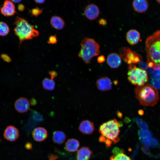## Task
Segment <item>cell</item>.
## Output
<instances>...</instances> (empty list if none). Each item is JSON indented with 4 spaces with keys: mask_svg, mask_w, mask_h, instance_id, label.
Returning a JSON list of instances; mask_svg holds the SVG:
<instances>
[{
    "mask_svg": "<svg viewBox=\"0 0 160 160\" xmlns=\"http://www.w3.org/2000/svg\"><path fill=\"white\" fill-rule=\"evenodd\" d=\"M145 44L148 66L160 70V30L148 37Z\"/></svg>",
    "mask_w": 160,
    "mask_h": 160,
    "instance_id": "1",
    "label": "cell"
},
{
    "mask_svg": "<svg viewBox=\"0 0 160 160\" xmlns=\"http://www.w3.org/2000/svg\"><path fill=\"white\" fill-rule=\"evenodd\" d=\"M121 124L117 120H111L101 124L99 131L101 134L99 141L104 143L107 147L111 146L112 143H116L120 140L119 133Z\"/></svg>",
    "mask_w": 160,
    "mask_h": 160,
    "instance_id": "2",
    "label": "cell"
},
{
    "mask_svg": "<svg viewBox=\"0 0 160 160\" xmlns=\"http://www.w3.org/2000/svg\"><path fill=\"white\" fill-rule=\"evenodd\" d=\"M135 92L136 98L143 106H153L159 100L158 90L148 83L137 86Z\"/></svg>",
    "mask_w": 160,
    "mask_h": 160,
    "instance_id": "3",
    "label": "cell"
},
{
    "mask_svg": "<svg viewBox=\"0 0 160 160\" xmlns=\"http://www.w3.org/2000/svg\"><path fill=\"white\" fill-rule=\"evenodd\" d=\"M14 24V33L19 40L20 44L25 40L31 39L39 35V31L35 28L34 26L23 18L17 16Z\"/></svg>",
    "mask_w": 160,
    "mask_h": 160,
    "instance_id": "4",
    "label": "cell"
},
{
    "mask_svg": "<svg viewBox=\"0 0 160 160\" xmlns=\"http://www.w3.org/2000/svg\"><path fill=\"white\" fill-rule=\"evenodd\" d=\"M100 46L94 40L85 38L81 43V48L79 57L86 63L89 64L92 59L100 53Z\"/></svg>",
    "mask_w": 160,
    "mask_h": 160,
    "instance_id": "5",
    "label": "cell"
},
{
    "mask_svg": "<svg viewBox=\"0 0 160 160\" xmlns=\"http://www.w3.org/2000/svg\"><path fill=\"white\" fill-rule=\"evenodd\" d=\"M128 79L133 85L141 86L146 83L148 79L147 72L144 69L137 68L131 64L128 66Z\"/></svg>",
    "mask_w": 160,
    "mask_h": 160,
    "instance_id": "6",
    "label": "cell"
},
{
    "mask_svg": "<svg viewBox=\"0 0 160 160\" xmlns=\"http://www.w3.org/2000/svg\"><path fill=\"white\" fill-rule=\"evenodd\" d=\"M121 58L128 64L137 63L140 62L141 56L127 47H123L119 49Z\"/></svg>",
    "mask_w": 160,
    "mask_h": 160,
    "instance_id": "7",
    "label": "cell"
},
{
    "mask_svg": "<svg viewBox=\"0 0 160 160\" xmlns=\"http://www.w3.org/2000/svg\"><path fill=\"white\" fill-rule=\"evenodd\" d=\"M84 14L86 17L90 20L96 19L99 16L100 11L96 5L91 4L88 5L85 8Z\"/></svg>",
    "mask_w": 160,
    "mask_h": 160,
    "instance_id": "8",
    "label": "cell"
},
{
    "mask_svg": "<svg viewBox=\"0 0 160 160\" xmlns=\"http://www.w3.org/2000/svg\"><path fill=\"white\" fill-rule=\"evenodd\" d=\"M14 107L17 112L24 113L28 111L30 107V103L27 98L21 97L17 99L15 102Z\"/></svg>",
    "mask_w": 160,
    "mask_h": 160,
    "instance_id": "9",
    "label": "cell"
},
{
    "mask_svg": "<svg viewBox=\"0 0 160 160\" xmlns=\"http://www.w3.org/2000/svg\"><path fill=\"white\" fill-rule=\"evenodd\" d=\"M19 132L18 129L12 125H9L5 129L4 133V137L7 140L13 142L18 138Z\"/></svg>",
    "mask_w": 160,
    "mask_h": 160,
    "instance_id": "10",
    "label": "cell"
},
{
    "mask_svg": "<svg viewBox=\"0 0 160 160\" xmlns=\"http://www.w3.org/2000/svg\"><path fill=\"white\" fill-rule=\"evenodd\" d=\"M0 10L1 13L7 17L13 16L16 13L14 4L9 0H5Z\"/></svg>",
    "mask_w": 160,
    "mask_h": 160,
    "instance_id": "11",
    "label": "cell"
},
{
    "mask_svg": "<svg viewBox=\"0 0 160 160\" xmlns=\"http://www.w3.org/2000/svg\"><path fill=\"white\" fill-rule=\"evenodd\" d=\"M32 134L34 140L38 142L44 141L48 136L47 130L45 128L41 127H38L34 129Z\"/></svg>",
    "mask_w": 160,
    "mask_h": 160,
    "instance_id": "12",
    "label": "cell"
},
{
    "mask_svg": "<svg viewBox=\"0 0 160 160\" xmlns=\"http://www.w3.org/2000/svg\"><path fill=\"white\" fill-rule=\"evenodd\" d=\"M79 129L84 134L90 135L94 131V124L93 122L88 120H84L80 123Z\"/></svg>",
    "mask_w": 160,
    "mask_h": 160,
    "instance_id": "13",
    "label": "cell"
},
{
    "mask_svg": "<svg viewBox=\"0 0 160 160\" xmlns=\"http://www.w3.org/2000/svg\"><path fill=\"white\" fill-rule=\"evenodd\" d=\"M107 62L110 68H116L121 65L122 61L120 55L116 53H112L107 57Z\"/></svg>",
    "mask_w": 160,
    "mask_h": 160,
    "instance_id": "14",
    "label": "cell"
},
{
    "mask_svg": "<svg viewBox=\"0 0 160 160\" xmlns=\"http://www.w3.org/2000/svg\"><path fill=\"white\" fill-rule=\"evenodd\" d=\"M133 9L136 12L143 13L146 12L149 7L147 0H133L132 2Z\"/></svg>",
    "mask_w": 160,
    "mask_h": 160,
    "instance_id": "15",
    "label": "cell"
},
{
    "mask_svg": "<svg viewBox=\"0 0 160 160\" xmlns=\"http://www.w3.org/2000/svg\"><path fill=\"white\" fill-rule=\"evenodd\" d=\"M96 84L98 88L101 91L109 90L111 88V81L107 77H102L99 79L97 80Z\"/></svg>",
    "mask_w": 160,
    "mask_h": 160,
    "instance_id": "16",
    "label": "cell"
},
{
    "mask_svg": "<svg viewBox=\"0 0 160 160\" xmlns=\"http://www.w3.org/2000/svg\"><path fill=\"white\" fill-rule=\"evenodd\" d=\"M140 34L137 30L131 29L127 33L126 36V39L128 42L131 45L137 44L140 39Z\"/></svg>",
    "mask_w": 160,
    "mask_h": 160,
    "instance_id": "17",
    "label": "cell"
},
{
    "mask_svg": "<svg viewBox=\"0 0 160 160\" xmlns=\"http://www.w3.org/2000/svg\"><path fill=\"white\" fill-rule=\"evenodd\" d=\"M92 153V151L89 147H82L77 151V160H89Z\"/></svg>",
    "mask_w": 160,
    "mask_h": 160,
    "instance_id": "18",
    "label": "cell"
},
{
    "mask_svg": "<svg viewBox=\"0 0 160 160\" xmlns=\"http://www.w3.org/2000/svg\"><path fill=\"white\" fill-rule=\"evenodd\" d=\"M113 155L111 156L109 160H131L130 158L126 155L123 150L116 147L113 150Z\"/></svg>",
    "mask_w": 160,
    "mask_h": 160,
    "instance_id": "19",
    "label": "cell"
},
{
    "mask_svg": "<svg viewBox=\"0 0 160 160\" xmlns=\"http://www.w3.org/2000/svg\"><path fill=\"white\" fill-rule=\"evenodd\" d=\"M50 24L52 27L58 30L63 29L65 25L64 20L60 17L57 16L52 17Z\"/></svg>",
    "mask_w": 160,
    "mask_h": 160,
    "instance_id": "20",
    "label": "cell"
},
{
    "mask_svg": "<svg viewBox=\"0 0 160 160\" xmlns=\"http://www.w3.org/2000/svg\"><path fill=\"white\" fill-rule=\"evenodd\" d=\"M80 145L79 141L75 138L68 139L66 142L65 148L66 150L70 152H75L77 151Z\"/></svg>",
    "mask_w": 160,
    "mask_h": 160,
    "instance_id": "21",
    "label": "cell"
},
{
    "mask_svg": "<svg viewBox=\"0 0 160 160\" xmlns=\"http://www.w3.org/2000/svg\"><path fill=\"white\" fill-rule=\"evenodd\" d=\"M66 138L65 134L63 131L57 130L53 133L52 139L53 142L57 144H62L65 141Z\"/></svg>",
    "mask_w": 160,
    "mask_h": 160,
    "instance_id": "22",
    "label": "cell"
},
{
    "mask_svg": "<svg viewBox=\"0 0 160 160\" xmlns=\"http://www.w3.org/2000/svg\"><path fill=\"white\" fill-rule=\"evenodd\" d=\"M43 88L48 91L53 90L55 88V83L53 79L49 78H44L42 81Z\"/></svg>",
    "mask_w": 160,
    "mask_h": 160,
    "instance_id": "23",
    "label": "cell"
},
{
    "mask_svg": "<svg viewBox=\"0 0 160 160\" xmlns=\"http://www.w3.org/2000/svg\"><path fill=\"white\" fill-rule=\"evenodd\" d=\"M9 32V28L7 24L4 22H0V36H5Z\"/></svg>",
    "mask_w": 160,
    "mask_h": 160,
    "instance_id": "24",
    "label": "cell"
},
{
    "mask_svg": "<svg viewBox=\"0 0 160 160\" xmlns=\"http://www.w3.org/2000/svg\"><path fill=\"white\" fill-rule=\"evenodd\" d=\"M30 12L32 15L37 17L42 13V9L36 7L30 10Z\"/></svg>",
    "mask_w": 160,
    "mask_h": 160,
    "instance_id": "25",
    "label": "cell"
},
{
    "mask_svg": "<svg viewBox=\"0 0 160 160\" xmlns=\"http://www.w3.org/2000/svg\"><path fill=\"white\" fill-rule=\"evenodd\" d=\"M57 42L56 35L50 36L49 38V40L47 42L50 44H56Z\"/></svg>",
    "mask_w": 160,
    "mask_h": 160,
    "instance_id": "26",
    "label": "cell"
},
{
    "mask_svg": "<svg viewBox=\"0 0 160 160\" xmlns=\"http://www.w3.org/2000/svg\"><path fill=\"white\" fill-rule=\"evenodd\" d=\"M1 57L3 60L9 63L11 60V58L9 56L5 54L1 55Z\"/></svg>",
    "mask_w": 160,
    "mask_h": 160,
    "instance_id": "27",
    "label": "cell"
},
{
    "mask_svg": "<svg viewBox=\"0 0 160 160\" xmlns=\"http://www.w3.org/2000/svg\"><path fill=\"white\" fill-rule=\"evenodd\" d=\"M49 73L51 76V79H52L57 77L58 75L57 73L55 71H50L49 72Z\"/></svg>",
    "mask_w": 160,
    "mask_h": 160,
    "instance_id": "28",
    "label": "cell"
},
{
    "mask_svg": "<svg viewBox=\"0 0 160 160\" xmlns=\"http://www.w3.org/2000/svg\"><path fill=\"white\" fill-rule=\"evenodd\" d=\"M97 60L99 63H102L105 61V57L103 55H100L98 57Z\"/></svg>",
    "mask_w": 160,
    "mask_h": 160,
    "instance_id": "29",
    "label": "cell"
},
{
    "mask_svg": "<svg viewBox=\"0 0 160 160\" xmlns=\"http://www.w3.org/2000/svg\"><path fill=\"white\" fill-rule=\"evenodd\" d=\"M100 24L102 25H106L107 23V20L103 18H101L99 21Z\"/></svg>",
    "mask_w": 160,
    "mask_h": 160,
    "instance_id": "30",
    "label": "cell"
},
{
    "mask_svg": "<svg viewBox=\"0 0 160 160\" xmlns=\"http://www.w3.org/2000/svg\"><path fill=\"white\" fill-rule=\"evenodd\" d=\"M25 7L24 5L22 4H19L17 7L18 10L20 11H23L25 9Z\"/></svg>",
    "mask_w": 160,
    "mask_h": 160,
    "instance_id": "31",
    "label": "cell"
},
{
    "mask_svg": "<svg viewBox=\"0 0 160 160\" xmlns=\"http://www.w3.org/2000/svg\"><path fill=\"white\" fill-rule=\"evenodd\" d=\"M25 147L27 149L30 150L32 148V145L31 143H27L25 144Z\"/></svg>",
    "mask_w": 160,
    "mask_h": 160,
    "instance_id": "32",
    "label": "cell"
},
{
    "mask_svg": "<svg viewBox=\"0 0 160 160\" xmlns=\"http://www.w3.org/2000/svg\"><path fill=\"white\" fill-rule=\"evenodd\" d=\"M36 3L41 4L44 3L45 0H34Z\"/></svg>",
    "mask_w": 160,
    "mask_h": 160,
    "instance_id": "33",
    "label": "cell"
},
{
    "mask_svg": "<svg viewBox=\"0 0 160 160\" xmlns=\"http://www.w3.org/2000/svg\"><path fill=\"white\" fill-rule=\"evenodd\" d=\"M11 1L15 3H18L20 2L22 0H10Z\"/></svg>",
    "mask_w": 160,
    "mask_h": 160,
    "instance_id": "34",
    "label": "cell"
},
{
    "mask_svg": "<svg viewBox=\"0 0 160 160\" xmlns=\"http://www.w3.org/2000/svg\"><path fill=\"white\" fill-rule=\"evenodd\" d=\"M139 113L140 115H143V111H140Z\"/></svg>",
    "mask_w": 160,
    "mask_h": 160,
    "instance_id": "35",
    "label": "cell"
},
{
    "mask_svg": "<svg viewBox=\"0 0 160 160\" xmlns=\"http://www.w3.org/2000/svg\"><path fill=\"white\" fill-rule=\"evenodd\" d=\"M158 3L160 5V0H156Z\"/></svg>",
    "mask_w": 160,
    "mask_h": 160,
    "instance_id": "36",
    "label": "cell"
}]
</instances>
